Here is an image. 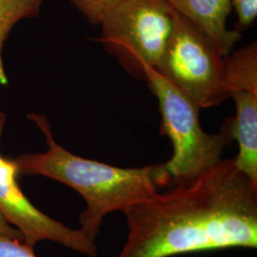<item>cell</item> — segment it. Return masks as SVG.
<instances>
[{
	"mask_svg": "<svg viewBox=\"0 0 257 257\" xmlns=\"http://www.w3.org/2000/svg\"><path fill=\"white\" fill-rule=\"evenodd\" d=\"M88 21L99 25L104 17L123 0H69Z\"/></svg>",
	"mask_w": 257,
	"mask_h": 257,
	"instance_id": "obj_11",
	"label": "cell"
},
{
	"mask_svg": "<svg viewBox=\"0 0 257 257\" xmlns=\"http://www.w3.org/2000/svg\"><path fill=\"white\" fill-rule=\"evenodd\" d=\"M175 12L203 32L224 56L241 39V32L227 28L231 0H168Z\"/></svg>",
	"mask_w": 257,
	"mask_h": 257,
	"instance_id": "obj_7",
	"label": "cell"
},
{
	"mask_svg": "<svg viewBox=\"0 0 257 257\" xmlns=\"http://www.w3.org/2000/svg\"><path fill=\"white\" fill-rule=\"evenodd\" d=\"M230 97L236 109L235 116L230 120L232 138L238 143L234 165L257 185V90H237Z\"/></svg>",
	"mask_w": 257,
	"mask_h": 257,
	"instance_id": "obj_8",
	"label": "cell"
},
{
	"mask_svg": "<svg viewBox=\"0 0 257 257\" xmlns=\"http://www.w3.org/2000/svg\"><path fill=\"white\" fill-rule=\"evenodd\" d=\"M174 23L168 0H123L102 19L99 41L128 74L145 80V70L160 64Z\"/></svg>",
	"mask_w": 257,
	"mask_h": 257,
	"instance_id": "obj_4",
	"label": "cell"
},
{
	"mask_svg": "<svg viewBox=\"0 0 257 257\" xmlns=\"http://www.w3.org/2000/svg\"><path fill=\"white\" fill-rule=\"evenodd\" d=\"M257 90V44L248 46L225 56L224 92L226 98L237 90Z\"/></svg>",
	"mask_w": 257,
	"mask_h": 257,
	"instance_id": "obj_9",
	"label": "cell"
},
{
	"mask_svg": "<svg viewBox=\"0 0 257 257\" xmlns=\"http://www.w3.org/2000/svg\"><path fill=\"white\" fill-rule=\"evenodd\" d=\"M173 185L123 211L128 233L118 257L257 248V185L234 158Z\"/></svg>",
	"mask_w": 257,
	"mask_h": 257,
	"instance_id": "obj_1",
	"label": "cell"
},
{
	"mask_svg": "<svg viewBox=\"0 0 257 257\" xmlns=\"http://www.w3.org/2000/svg\"><path fill=\"white\" fill-rule=\"evenodd\" d=\"M6 120V114L0 110V139ZM19 175L15 159L0 152V214L21 232L23 242L35 247L39 242L52 241L87 256L96 257L95 241L79 229L73 230L37 209L22 192Z\"/></svg>",
	"mask_w": 257,
	"mask_h": 257,
	"instance_id": "obj_6",
	"label": "cell"
},
{
	"mask_svg": "<svg viewBox=\"0 0 257 257\" xmlns=\"http://www.w3.org/2000/svg\"><path fill=\"white\" fill-rule=\"evenodd\" d=\"M145 80L156 95L161 113V134L171 140L174 154L166 162L173 184L193 179L219 163L230 142V123L218 134L203 131L199 106L156 69L145 70Z\"/></svg>",
	"mask_w": 257,
	"mask_h": 257,
	"instance_id": "obj_3",
	"label": "cell"
},
{
	"mask_svg": "<svg viewBox=\"0 0 257 257\" xmlns=\"http://www.w3.org/2000/svg\"><path fill=\"white\" fill-rule=\"evenodd\" d=\"M195 102L210 108L226 100L225 56L203 32L175 11V23L156 69Z\"/></svg>",
	"mask_w": 257,
	"mask_h": 257,
	"instance_id": "obj_5",
	"label": "cell"
},
{
	"mask_svg": "<svg viewBox=\"0 0 257 257\" xmlns=\"http://www.w3.org/2000/svg\"><path fill=\"white\" fill-rule=\"evenodd\" d=\"M0 236L8 237V238L17 239L23 241V236L21 232L12 225H10L0 214Z\"/></svg>",
	"mask_w": 257,
	"mask_h": 257,
	"instance_id": "obj_14",
	"label": "cell"
},
{
	"mask_svg": "<svg viewBox=\"0 0 257 257\" xmlns=\"http://www.w3.org/2000/svg\"><path fill=\"white\" fill-rule=\"evenodd\" d=\"M28 117L44 135L48 149L14 158L19 175L45 176L79 193L86 203L79 230L91 240L95 241L107 214L123 212L159 193L160 188L173 185L164 164L119 168L75 156L55 141L45 115L31 112Z\"/></svg>",
	"mask_w": 257,
	"mask_h": 257,
	"instance_id": "obj_2",
	"label": "cell"
},
{
	"mask_svg": "<svg viewBox=\"0 0 257 257\" xmlns=\"http://www.w3.org/2000/svg\"><path fill=\"white\" fill-rule=\"evenodd\" d=\"M41 3L40 0H0V86L9 83L2 58L4 43L19 21L38 15Z\"/></svg>",
	"mask_w": 257,
	"mask_h": 257,
	"instance_id": "obj_10",
	"label": "cell"
},
{
	"mask_svg": "<svg viewBox=\"0 0 257 257\" xmlns=\"http://www.w3.org/2000/svg\"><path fill=\"white\" fill-rule=\"evenodd\" d=\"M235 10L237 22L235 30L242 31L249 27L257 17V0H231Z\"/></svg>",
	"mask_w": 257,
	"mask_h": 257,
	"instance_id": "obj_12",
	"label": "cell"
},
{
	"mask_svg": "<svg viewBox=\"0 0 257 257\" xmlns=\"http://www.w3.org/2000/svg\"><path fill=\"white\" fill-rule=\"evenodd\" d=\"M0 257H37L34 247L23 241L0 236Z\"/></svg>",
	"mask_w": 257,
	"mask_h": 257,
	"instance_id": "obj_13",
	"label": "cell"
},
{
	"mask_svg": "<svg viewBox=\"0 0 257 257\" xmlns=\"http://www.w3.org/2000/svg\"><path fill=\"white\" fill-rule=\"evenodd\" d=\"M40 1H42V0H40Z\"/></svg>",
	"mask_w": 257,
	"mask_h": 257,
	"instance_id": "obj_15",
	"label": "cell"
}]
</instances>
